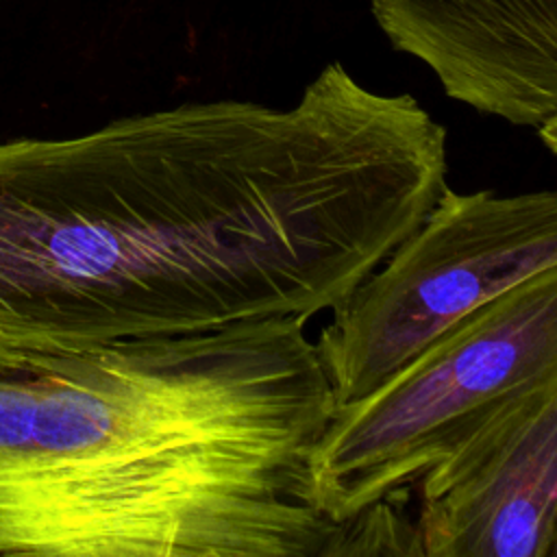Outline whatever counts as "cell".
Here are the masks:
<instances>
[{
	"label": "cell",
	"mask_w": 557,
	"mask_h": 557,
	"mask_svg": "<svg viewBox=\"0 0 557 557\" xmlns=\"http://www.w3.org/2000/svg\"><path fill=\"white\" fill-rule=\"evenodd\" d=\"M446 128L329 63L298 102H183L0 141V368L335 313L446 187Z\"/></svg>",
	"instance_id": "1"
},
{
	"label": "cell",
	"mask_w": 557,
	"mask_h": 557,
	"mask_svg": "<svg viewBox=\"0 0 557 557\" xmlns=\"http://www.w3.org/2000/svg\"><path fill=\"white\" fill-rule=\"evenodd\" d=\"M305 324L0 368V555L329 557L309 461L337 400Z\"/></svg>",
	"instance_id": "2"
},
{
	"label": "cell",
	"mask_w": 557,
	"mask_h": 557,
	"mask_svg": "<svg viewBox=\"0 0 557 557\" xmlns=\"http://www.w3.org/2000/svg\"><path fill=\"white\" fill-rule=\"evenodd\" d=\"M557 374V265L474 309L357 400L342 403L311 461L333 522L400 494L507 400Z\"/></svg>",
	"instance_id": "3"
},
{
	"label": "cell",
	"mask_w": 557,
	"mask_h": 557,
	"mask_svg": "<svg viewBox=\"0 0 557 557\" xmlns=\"http://www.w3.org/2000/svg\"><path fill=\"white\" fill-rule=\"evenodd\" d=\"M557 265V191L442 189L424 220L315 339L337 405L374 389L448 326Z\"/></svg>",
	"instance_id": "4"
},
{
	"label": "cell",
	"mask_w": 557,
	"mask_h": 557,
	"mask_svg": "<svg viewBox=\"0 0 557 557\" xmlns=\"http://www.w3.org/2000/svg\"><path fill=\"white\" fill-rule=\"evenodd\" d=\"M418 483L426 557H550L557 374L507 400Z\"/></svg>",
	"instance_id": "5"
},
{
	"label": "cell",
	"mask_w": 557,
	"mask_h": 557,
	"mask_svg": "<svg viewBox=\"0 0 557 557\" xmlns=\"http://www.w3.org/2000/svg\"><path fill=\"white\" fill-rule=\"evenodd\" d=\"M372 15L448 98L516 126L557 115V0H372Z\"/></svg>",
	"instance_id": "6"
},
{
	"label": "cell",
	"mask_w": 557,
	"mask_h": 557,
	"mask_svg": "<svg viewBox=\"0 0 557 557\" xmlns=\"http://www.w3.org/2000/svg\"><path fill=\"white\" fill-rule=\"evenodd\" d=\"M396 496L381 498L339 522V533L329 557L424 555L418 524L400 513L394 505Z\"/></svg>",
	"instance_id": "7"
},
{
	"label": "cell",
	"mask_w": 557,
	"mask_h": 557,
	"mask_svg": "<svg viewBox=\"0 0 557 557\" xmlns=\"http://www.w3.org/2000/svg\"><path fill=\"white\" fill-rule=\"evenodd\" d=\"M537 131H540V137L544 141V146L557 154V115H553L550 120L540 124Z\"/></svg>",
	"instance_id": "8"
},
{
	"label": "cell",
	"mask_w": 557,
	"mask_h": 557,
	"mask_svg": "<svg viewBox=\"0 0 557 557\" xmlns=\"http://www.w3.org/2000/svg\"><path fill=\"white\" fill-rule=\"evenodd\" d=\"M550 557H557V540H555V546H553V553H550Z\"/></svg>",
	"instance_id": "9"
}]
</instances>
